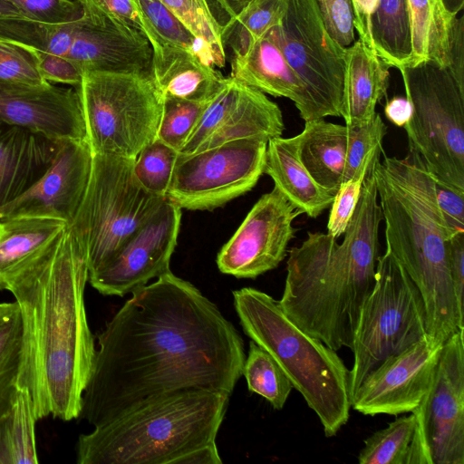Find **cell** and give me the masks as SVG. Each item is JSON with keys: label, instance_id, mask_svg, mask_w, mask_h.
I'll list each match as a JSON object with an SVG mask.
<instances>
[{"label": "cell", "instance_id": "1", "mask_svg": "<svg viewBox=\"0 0 464 464\" xmlns=\"http://www.w3.org/2000/svg\"><path fill=\"white\" fill-rule=\"evenodd\" d=\"M130 295L97 336L80 419L98 427L180 393H232L244 343L212 301L171 271Z\"/></svg>", "mask_w": 464, "mask_h": 464}, {"label": "cell", "instance_id": "2", "mask_svg": "<svg viewBox=\"0 0 464 464\" xmlns=\"http://www.w3.org/2000/svg\"><path fill=\"white\" fill-rule=\"evenodd\" d=\"M88 277L84 254L68 226L5 284L22 319L17 387L28 391L37 420L79 418L95 353L84 302Z\"/></svg>", "mask_w": 464, "mask_h": 464}, {"label": "cell", "instance_id": "3", "mask_svg": "<svg viewBox=\"0 0 464 464\" xmlns=\"http://www.w3.org/2000/svg\"><path fill=\"white\" fill-rule=\"evenodd\" d=\"M378 160L364 179L342 242L328 233L308 232L288 253L278 304L298 327L334 351L352 349L361 308L374 285L382 221L373 172Z\"/></svg>", "mask_w": 464, "mask_h": 464}, {"label": "cell", "instance_id": "4", "mask_svg": "<svg viewBox=\"0 0 464 464\" xmlns=\"http://www.w3.org/2000/svg\"><path fill=\"white\" fill-rule=\"evenodd\" d=\"M373 172L386 249L420 292L428 335L444 343L464 330V313L448 267L449 242L455 235L439 208L434 180L411 151L403 159L384 156Z\"/></svg>", "mask_w": 464, "mask_h": 464}, {"label": "cell", "instance_id": "5", "mask_svg": "<svg viewBox=\"0 0 464 464\" xmlns=\"http://www.w3.org/2000/svg\"><path fill=\"white\" fill-rule=\"evenodd\" d=\"M230 394L191 392L135 409L81 434L78 464H173L216 440Z\"/></svg>", "mask_w": 464, "mask_h": 464}, {"label": "cell", "instance_id": "6", "mask_svg": "<svg viewBox=\"0 0 464 464\" xmlns=\"http://www.w3.org/2000/svg\"><path fill=\"white\" fill-rule=\"evenodd\" d=\"M240 324L278 363L293 388L333 437L350 417L349 371L336 351L290 320L268 294L253 287L233 291Z\"/></svg>", "mask_w": 464, "mask_h": 464}, {"label": "cell", "instance_id": "7", "mask_svg": "<svg viewBox=\"0 0 464 464\" xmlns=\"http://www.w3.org/2000/svg\"><path fill=\"white\" fill-rule=\"evenodd\" d=\"M134 160L93 154L85 195L69 225L89 274L111 260L167 198L141 187L133 173Z\"/></svg>", "mask_w": 464, "mask_h": 464}, {"label": "cell", "instance_id": "8", "mask_svg": "<svg viewBox=\"0 0 464 464\" xmlns=\"http://www.w3.org/2000/svg\"><path fill=\"white\" fill-rule=\"evenodd\" d=\"M411 115L403 126L415 153L438 184L464 191V92L432 61L399 69Z\"/></svg>", "mask_w": 464, "mask_h": 464}, {"label": "cell", "instance_id": "9", "mask_svg": "<svg viewBox=\"0 0 464 464\" xmlns=\"http://www.w3.org/2000/svg\"><path fill=\"white\" fill-rule=\"evenodd\" d=\"M74 89L92 154L135 159L156 139L162 95L150 75L88 71Z\"/></svg>", "mask_w": 464, "mask_h": 464}, {"label": "cell", "instance_id": "10", "mask_svg": "<svg viewBox=\"0 0 464 464\" xmlns=\"http://www.w3.org/2000/svg\"><path fill=\"white\" fill-rule=\"evenodd\" d=\"M427 334L420 292L386 249L378 256L374 285L362 304L354 333L350 400L364 378L384 359Z\"/></svg>", "mask_w": 464, "mask_h": 464}, {"label": "cell", "instance_id": "11", "mask_svg": "<svg viewBox=\"0 0 464 464\" xmlns=\"http://www.w3.org/2000/svg\"><path fill=\"white\" fill-rule=\"evenodd\" d=\"M266 35L304 84L314 120L342 117L346 48L326 31L317 0H287L281 23Z\"/></svg>", "mask_w": 464, "mask_h": 464}, {"label": "cell", "instance_id": "12", "mask_svg": "<svg viewBox=\"0 0 464 464\" xmlns=\"http://www.w3.org/2000/svg\"><path fill=\"white\" fill-rule=\"evenodd\" d=\"M268 140H231L179 153L166 198L188 210H213L251 190L264 173Z\"/></svg>", "mask_w": 464, "mask_h": 464}, {"label": "cell", "instance_id": "13", "mask_svg": "<svg viewBox=\"0 0 464 464\" xmlns=\"http://www.w3.org/2000/svg\"><path fill=\"white\" fill-rule=\"evenodd\" d=\"M464 330L442 346L431 385L412 411L408 464H464Z\"/></svg>", "mask_w": 464, "mask_h": 464}, {"label": "cell", "instance_id": "14", "mask_svg": "<svg viewBox=\"0 0 464 464\" xmlns=\"http://www.w3.org/2000/svg\"><path fill=\"white\" fill-rule=\"evenodd\" d=\"M301 214L274 187L256 202L218 252L219 271L237 278H256L277 267L295 237L293 222Z\"/></svg>", "mask_w": 464, "mask_h": 464}, {"label": "cell", "instance_id": "15", "mask_svg": "<svg viewBox=\"0 0 464 464\" xmlns=\"http://www.w3.org/2000/svg\"><path fill=\"white\" fill-rule=\"evenodd\" d=\"M180 220L181 208L166 198L111 260L89 274L91 285L104 295L124 296L171 271Z\"/></svg>", "mask_w": 464, "mask_h": 464}, {"label": "cell", "instance_id": "16", "mask_svg": "<svg viewBox=\"0 0 464 464\" xmlns=\"http://www.w3.org/2000/svg\"><path fill=\"white\" fill-rule=\"evenodd\" d=\"M442 346L427 334L387 357L356 389L351 407L369 416L412 412L431 385Z\"/></svg>", "mask_w": 464, "mask_h": 464}, {"label": "cell", "instance_id": "17", "mask_svg": "<svg viewBox=\"0 0 464 464\" xmlns=\"http://www.w3.org/2000/svg\"><path fill=\"white\" fill-rule=\"evenodd\" d=\"M92 158L87 140L62 141L44 174L25 192L0 208V219L47 218L71 225L89 184Z\"/></svg>", "mask_w": 464, "mask_h": 464}, {"label": "cell", "instance_id": "18", "mask_svg": "<svg viewBox=\"0 0 464 464\" xmlns=\"http://www.w3.org/2000/svg\"><path fill=\"white\" fill-rule=\"evenodd\" d=\"M153 50L148 38L131 25L83 12L77 20L67 59L88 71L150 75Z\"/></svg>", "mask_w": 464, "mask_h": 464}, {"label": "cell", "instance_id": "19", "mask_svg": "<svg viewBox=\"0 0 464 464\" xmlns=\"http://www.w3.org/2000/svg\"><path fill=\"white\" fill-rule=\"evenodd\" d=\"M0 120L56 141L86 139L82 106L73 88L0 86Z\"/></svg>", "mask_w": 464, "mask_h": 464}, {"label": "cell", "instance_id": "20", "mask_svg": "<svg viewBox=\"0 0 464 464\" xmlns=\"http://www.w3.org/2000/svg\"><path fill=\"white\" fill-rule=\"evenodd\" d=\"M61 142L0 120V208L25 192L44 174Z\"/></svg>", "mask_w": 464, "mask_h": 464}, {"label": "cell", "instance_id": "21", "mask_svg": "<svg viewBox=\"0 0 464 464\" xmlns=\"http://www.w3.org/2000/svg\"><path fill=\"white\" fill-rule=\"evenodd\" d=\"M230 77L265 94L291 100L304 121L314 120L304 84L278 46L266 35L243 53L233 55Z\"/></svg>", "mask_w": 464, "mask_h": 464}, {"label": "cell", "instance_id": "22", "mask_svg": "<svg viewBox=\"0 0 464 464\" xmlns=\"http://www.w3.org/2000/svg\"><path fill=\"white\" fill-rule=\"evenodd\" d=\"M264 173L293 206L309 218H317L334 201V195L321 187L303 164L297 135L268 140Z\"/></svg>", "mask_w": 464, "mask_h": 464}, {"label": "cell", "instance_id": "23", "mask_svg": "<svg viewBox=\"0 0 464 464\" xmlns=\"http://www.w3.org/2000/svg\"><path fill=\"white\" fill-rule=\"evenodd\" d=\"M390 67L360 39L346 48L342 118L348 126L364 125L375 117L386 95Z\"/></svg>", "mask_w": 464, "mask_h": 464}, {"label": "cell", "instance_id": "24", "mask_svg": "<svg viewBox=\"0 0 464 464\" xmlns=\"http://www.w3.org/2000/svg\"><path fill=\"white\" fill-rule=\"evenodd\" d=\"M150 76L162 96L201 102L210 101L226 78L195 53L169 44L153 53Z\"/></svg>", "mask_w": 464, "mask_h": 464}, {"label": "cell", "instance_id": "25", "mask_svg": "<svg viewBox=\"0 0 464 464\" xmlns=\"http://www.w3.org/2000/svg\"><path fill=\"white\" fill-rule=\"evenodd\" d=\"M352 127L323 119L304 121L297 134L300 159L324 188L334 195L346 179Z\"/></svg>", "mask_w": 464, "mask_h": 464}, {"label": "cell", "instance_id": "26", "mask_svg": "<svg viewBox=\"0 0 464 464\" xmlns=\"http://www.w3.org/2000/svg\"><path fill=\"white\" fill-rule=\"evenodd\" d=\"M68 226L63 220L47 218L0 219V290L13 274L52 244Z\"/></svg>", "mask_w": 464, "mask_h": 464}, {"label": "cell", "instance_id": "27", "mask_svg": "<svg viewBox=\"0 0 464 464\" xmlns=\"http://www.w3.org/2000/svg\"><path fill=\"white\" fill-rule=\"evenodd\" d=\"M411 23V58L408 66L432 61L447 68L453 18L442 0H406Z\"/></svg>", "mask_w": 464, "mask_h": 464}, {"label": "cell", "instance_id": "28", "mask_svg": "<svg viewBox=\"0 0 464 464\" xmlns=\"http://www.w3.org/2000/svg\"><path fill=\"white\" fill-rule=\"evenodd\" d=\"M371 29L373 51L390 68L410 64L412 48L406 0H378Z\"/></svg>", "mask_w": 464, "mask_h": 464}, {"label": "cell", "instance_id": "29", "mask_svg": "<svg viewBox=\"0 0 464 464\" xmlns=\"http://www.w3.org/2000/svg\"><path fill=\"white\" fill-rule=\"evenodd\" d=\"M287 0H243L238 11L222 25L225 48L228 44L233 55L246 52L256 40L279 24L285 16Z\"/></svg>", "mask_w": 464, "mask_h": 464}, {"label": "cell", "instance_id": "30", "mask_svg": "<svg viewBox=\"0 0 464 464\" xmlns=\"http://www.w3.org/2000/svg\"><path fill=\"white\" fill-rule=\"evenodd\" d=\"M35 418L25 388L18 389L10 411L0 418V464H35Z\"/></svg>", "mask_w": 464, "mask_h": 464}, {"label": "cell", "instance_id": "31", "mask_svg": "<svg viewBox=\"0 0 464 464\" xmlns=\"http://www.w3.org/2000/svg\"><path fill=\"white\" fill-rule=\"evenodd\" d=\"M22 338L17 303H0V418L10 411L18 392Z\"/></svg>", "mask_w": 464, "mask_h": 464}, {"label": "cell", "instance_id": "32", "mask_svg": "<svg viewBox=\"0 0 464 464\" xmlns=\"http://www.w3.org/2000/svg\"><path fill=\"white\" fill-rule=\"evenodd\" d=\"M202 44L211 64H226L222 24L215 15L209 0H160Z\"/></svg>", "mask_w": 464, "mask_h": 464}, {"label": "cell", "instance_id": "33", "mask_svg": "<svg viewBox=\"0 0 464 464\" xmlns=\"http://www.w3.org/2000/svg\"><path fill=\"white\" fill-rule=\"evenodd\" d=\"M242 375L250 392L265 398L276 410L284 408L293 385L275 359L252 340Z\"/></svg>", "mask_w": 464, "mask_h": 464}, {"label": "cell", "instance_id": "34", "mask_svg": "<svg viewBox=\"0 0 464 464\" xmlns=\"http://www.w3.org/2000/svg\"><path fill=\"white\" fill-rule=\"evenodd\" d=\"M415 427V415L411 412L374 432L365 440L358 456L359 463L408 464Z\"/></svg>", "mask_w": 464, "mask_h": 464}, {"label": "cell", "instance_id": "35", "mask_svg": "<svg viewBox=\"0 0 464 464\" xmlns=\"http://www.w3.org/2000/svg\"><path fill=\"white\" fill-rule=\"evenodd\" d=\"M146 24L162 44L186 49L213 66L197 38L160 0H132Z\"/></svg>", "mask_w": 464, "mask_h": 464}, {"label": "cell", "instance_id": "36", "mask_svg": "<svg viewBox=\"0 0 464 464\" xmlns=\"http://www.w3.org/2000/svg\"><path fill=\"white\" fill-rule=\"evenodd\" d=\"M179 152L155 139L137 155L133 173L147 191L166 198Z\"/></svg>", "mask_w": 464, "mask_h": 464}, {"label": "cell", "instance_id": "37", "mask_svg": "<svg viewBox=\"0 0 464 464\" xmlns=\"http://www.w3.org/2000/svg\"><path fill=\"white\" fill-rule=\"evenodd\" d=\"M208 102L162 96L161 116L156 139L180 152Z\"/></svg>", "mask_w": 464, "mask_h": 464}, {"label": "cell", "instance_id": "38", "mask_svg": "<svg viewBox=\"0 0 464 464\" xmlns=\"http://www.w3.org/2000/svg\"><path fill=\"white\" fill-rule=\"evenodd\" d=\"M382 152V143H379L367 154L356 173L342 183L334 194L330 207L326 232L334 238L338 239L344 234L359 201L364 179L373 162L381 158Z\"/></svg>", "mask_w": 464, "mask_h": 464}, {"label": "cell", "instance_id": "39", "mask_svg": "<svg viewBox=\"0 0 464 464\" xmlns=\"http://www.w3.org/2000/svg\"><path fill=\"white\" fill-rule=\"evenodd\" d=\"M49 83L41 76L33 55L25 47L0 39V86L40 88Z\"/></svg>", "mask_w": 464, "mask_h": 464}, {"label": "cell", "instance_id": "40", "mask_svg": "<svg viewBox=\"0 0 464 464\" xmlns=\"http://www.w3.org/2000/svg\"><path fill=\"white\" fill-rule=\"evenodd\" d=\"M85 14L107 16L126 23L141 32L150 41L153 53L163 45L146 24L132 0H74Z\"/></svg>", "mask_w": 464, "mask_h": 464}, {"label": "cell", "instance_id": "41", "mask_svg": "<svg viewBox=\"0 0 464 464\" xmlns=\"http://www.w3.org/2000/svg\"><path fill=\"white\" fill-rule=\"evenodd\" d=\"M25 19L45 23L64 24L76 21L83 14L82 7L74 0H5Z\"/></svg>", "mask_w": 464, "mask_h": 464}, {"label": "cell", "instance_id": "42", "mask_svg": "<svg viewBox=\"0 0 464 464\" xmlns=\"http://www.w3.org/2000/svg\"><path fill=\"white\" fill-rule=\"evenodd\" d=\"M320 14L330 36L343 47L355 41L352 0H317Z\"/></svg>", "mask_w": 464, "mask_h": 464}, {"label": "cell", "instance_id": "43", "mask_svg": "<svg viewBox=\"0 0 464 464\" xmlns=\"http://www.w3.org/2000/svg\"><path fill=\"white\" fill-rule=\"evenodd\" d=\"M21 45L33 55L41 76L46 82L69 84L73 88L78 87L82 82L83 72L72 61L51 53Z\"/></svg>", "mask_w": 464, "mask_h": 464}, {"label": "cell", "instance_id": "44", "mask_svg": "<svg viewBox=\"0 0 464 464\" xmlns=\"http://www.w3.org/2000/svg\"><path fill=\"white\" fill-rule=\"evenodd\" d=\"M435 183L437 202L454 235L464 232V191Z\"/></svg>", "mask_w": 464, "mask_h": 464}, {"label": "cell", "instance_id": "45", "mask_svg": "<svg viewBox=\"0 0 464 464\" xmlns=\"http://www.w3.org/2000/svg\"><path fill=\"white\" fill-rule=\"evenodd\" d=\"M458 86L464 92V16L453 18L448 45V63L446 68Z\"/></svg>", "mask_w": 464, "mask_h": 464}, {"label": "cell", "instance_id": "46", "mask_svg": "<svg viewBox=\"0 0 464 464\" xmlns=\"http://www.w3.org/2000/svg\"><path fill=\"white\" fill-rule=\"evenodd\" d=\"M448 267L459 308L464 313V232L459 233L450 239L448 246Z\"/></svg>", "mask_w": 464, "mask_h": 464}, {"label": "cell", "instance_id": "47", "mask_svg": "<svg viewBox=\"0 0 464 464\" xmlns=\"http://www.w3.org/2000/svg\"><path fill=\"white\" fill-rule=\"evenodd\" d=\"M378 0H352L354 29L364 44L373 51L372 39V16ZM374 52V51H373Z\"/></svg>", "mask_w": 464, "mask_h": 464}, {"label": "cell", "instance_id": "48", "mask_svg": "<svg viewBox=\"0 0 464 464\" xmlns=\"http://www.w3.org/2000/svg\"><path fill=\"white\" fill-rule=\"evenodd\" d=\"M216 440L201 445L176 459L173 464H221Z\"/></svg>", "mask_w": 464, "mask_h": 464}, {"label": "cell", "instance_id": "49", "mask_svg": "<svg viewBox=\"0 0 464 464\" xmlns=\"http://www.w3.org/2000/svg\"><path fill=\"white\" fill-rule=\"evenodd\" d=\"M384 114L394 125L403 128L411 115V105L406 97L395 96L386 102Z\"/></svg>", "mask_w": 464, "mask_h": 464}, {"label": "cell", "instance_id": "50", "mask_svg": "<svg viewBox=\"0 0 464 464\" xmlns=\"http://www.w3.org/2000/svg\"><path fill=\"white\" fill-rule=\"evenodd\" d=\"M445 8L452 15H458L463 9L464 0H442Z\"/></svg>", "mask_w": 464, "mask_h": 464}]
</instances>
